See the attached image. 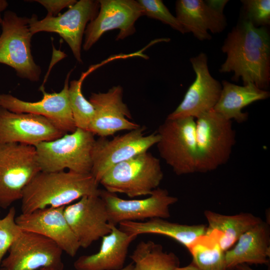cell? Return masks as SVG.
<instances>
[{"label":"cell","mask_w":270,"mask_h":270,"mask_svg":"<svg viewBox=\"0 0 270 270\" xmlns=\"http://www.w3.org/2000/svg\"><path fill=\"white\" fill-rule=\"evenodd\" d=\"M222 50L226 58L222 73L233 72L232 80L240 78L244 85L251 82L266 90L270 82V38L266 27L255 26L242 18L229 32Z\"/></svg>","instance_id":"cell-1"},{"label":"cell","mask_w":270,"mask_h":270,"mask_svg":"<svg viewBox=\"0 0 270 270\" xmlns=\"http://www.w3.org/2000/svg\"><path fill=\"white\" fill-rule=\"evenodd\" d=\"M98 184L91 174L40 171L23 190L22 213L66 206L85 196H100L101 190Z\"/></svg>","instance_id":"cell-2"},{"label":"cell","mask_w":270,"mask_h":270,"mask_svg":"<svg viewBox=\"0 0 270 270\" xmlns=\"http://www.w3.org/2000/svg\"><path fill=\"white\" fill-rule=\"evenodd\" d=\"M96 139L90 132L80 128L56 140L42 142L35 146L40 171L68 170L90 174L92 152Z\"/></svg>","instance_id":"cell-3"},{"label":"cell","mask_w":270,"mask_h":270,"mask_svg":"<svg viewBox=\"0 0 270 270\" xmlns=\"http://www.w3.org/2000/svg\"><path fill=\"white\" fill-rule=\"evenodd\" d=\"M163 177L160 160L146 152L112 166L99 184L110 192L124 194L133 198L150 195L158 188Z\"/></svg>","instance_id":"cell-4"},{"label":"cell","mask_w":270,"mask_h":270,"mask_svg":"<svg viewBox=\"0 0 270 270\" xmlns=\"http://www.w3.org/2000/svg\"><path fill=\"white\" fill-rule=\"evenodd\" d=\"M236 136L232 120L213 110L196 118V172L212 171L228 162Z\"/></svg>","instance_id":"cell-5"},{"label":"cell","mask_w":270,"mask_h":270,"mask_svg":"<svg viewBox=\"0 0 270 270\" xmlns=\"http://www.w3.org/2000/svg\"><path fill=\"white\" fill-rule=\"evenodd\" d=\"M40 172L34 146L0 142V208L6 209L20 200L24 190Z\"/></svg>","instance_id":"cell-6"},{"label":"cell","mask_w":270,"mask_h":270,"mask_svg":"<svg viewBox=\"0 0 270 270\" xmlns=\"http://www.w3.org/2000/svg\"><path fill=\"white\" fill-rule=\"evenodd\" d=\"M29 22L30 18L18 16L11 10L4 12L0 24V63L12 67L20 78L36 82L42 70L32 54L33 36Z\"/></svg>","instance_id":"cell-7"},{"label":"cell","mask_w":270,"mask_h":270,"mask_svg":"<svg viewBox=\"0 0 270 270\" xmlns=\"http://www.w3.org/2000/svg\"><path fill=\"white\" fill-rule=\"evenodd\" d=\"M160 157L178 176L196 172V119H166L158 128Z\"/></svg>","instance_id":"cell-8"},{"label":"cell","mask_w":270,"mask_h":270,"mask_svg":"<svg viewBox=\"0 0 270 270\" xmlns=\"http://www.w3.org/2000/svg\"><path fill=\"white\" fill-rule=\"evenodd\" d=\"M99 8L98 0H80L56 16H46L38 20L33 14L30 18V30L32 36L40 32L58 34L68 44L77 61L82 63L83 36L87 25L96 17Z\"/></svg>","instance_id":"cell-9"},{"label":"cell","mask_w":270,"mask_h":270,"mask_svg":"<svg viewBox=\"0 0 270 270\" xmlns=\"http://www.w3.org/2000/svg\"><path fill=\"white\" fill-rule=\"evenodd\" d=\"M146 129V126H140L111 140L106 137H99L95 140L92 152L90 174L98 184L103 176L112 166L148 152L156 144L160 139L158 134L145 135Z\"/></svg>","instance_id":"cell-10"},{"label":"cell","mask_w":270,"mask_h":270,"mask_svg":"<svg viewBox=\"0 0 270 270\" xmlns=\"http://www.w3.org/2000/svg\"><path fill=\"white\" fill-rule=\"evenodd\" d=\"M100 196L106 204L108 224L116 226L125 221L144 222L154 218L166 219L170 216V206L178 200L166 190L160 188L143 199L124 200L105 190H101Z\"/></svg>","instance_id":"cell-11"},{"label":"cell","mask_w":270,"mask_h":270,"mask_svg":"<svg viewBox=\"0 0 270 270\" xmlns=\"http://www.w3.org/2000/svg\"><path fill=\"white\" fill-rule=\"evenodd\" d=\"M8 252L0 266L6 270L64 268L62 249L51 240L34 232L22 229Z\"/></svg>","instance_id":"cell-12"},{"label":"cell","mask_w":270,"mask_h":270,"mask_svg":"<svg viewBox=\"0 0 270 270\" xmlns=\"http://www.w3.org/2000/svg\"><path fill=\"white\" fill-rule=\"evenodd\" d=\"M96 17L87 25L84 32L83 50H88L109 30L118 29L116 40H123L136 32L134 24L142 16V8L134 0H99Z\"/></svg>","instance_id":"cell-13"},{"label":"cell","mask_w":270,"mask_h":270,"mask_svg":"<svg viewBox=\"0 0 270 270\" xmlns=\"http://www.w3.org/2000/svg\"><path fill=\"white\" fill-rule=\"evenodd\" d=\"M196 78L188 89L184 98L168 120L186 118L195 119L214 109L222 92V85L210 74L206 54L200 52L190 59Z\"/></svg>","instance_id":"cell-14"},{"label":"cell","mask_w":270,"mask_h":270,"mask_svg":"<svg viewBox=\"0 0 270 270\" xmlns=\"http://www.w3.org/2000/svg\"><path fill=\"white\" fill-rule=\"evenodd\" d=\"M66 134L48 118L30 113H17L0 106V142L36 146Z\"/></svg>","instance_id":"cell-15"},{"label":"cell","mask_w":270,"mask_h":270,"mask_svg":"<svg viewBox=\"0 0 270 270\" xmlns=\"http://www.w3.org/2000/svg\"><path fill=\"white\" fill-rule=\"evenodd\" d=\"M64 212L80 248H88L111 231L106 204L100 196H84L64 206Z\"/></svg>","instance_id":"cell-16"},{"label":"cell","mask_w":270,"mask_h":270,"mask_svg":"<svg viewBox=\"0 0 270 270\" xmlns=\"http://www.w3.org/2000/svg\"><path fill=\"white\" fill-rule=\"evenodd\" d=\"M72 70L66 75L63 88L59 92L48 93L41 88L42 98L38 102L20 100L10 94H0V106L17 113H30L50 120L66 134L76 129L68 98V80Z\"/></svg>","instance_id":"cell-17"},{"label":"cell","mask_w":270,"mask_h":270,"mask_svg":"<svg viewBox=\"0 0 270 270\" xmlns=\"http://www.w3.org/2000/svg\"><path fill=\"white\" fill-rule=\"evenodd\" d=\"M122 96L120 86H114L106 92L91 94L88 100L94 108V116L89 132L94 136L106 138L118 131H130L140 126L129 120L132 114Z\"/></svg>","instance_id":"cell-18"},{"label":"cell","mask_w":270,"mask_h":270,"mask_svg":"<svg viewBox=\"0 0 270 270\" xmlns=\"http://www.w3.org/2000/svg\"><path fill=\"white\" fill-rule=\"evenodd\" d=\"M64 206L46 208L16 216L24 230L42 235L54 242L69 256L74 257L80 248L64 214Z\"/></svg>","instance_id":"cell-19"},{"label":"cell","mask_w":270,"mask_h":270,"mask_svg":"<svg viewBox=\"0 0 270 270\" xmlns=\"http://www.w3.org/2000/svg\"><path fill=\"white\" fill-rule=\"evenodd\" d=\"M224 8H216L210 0H178L176 2V18L185 33L192 32L200 40L212 38L213 34L220 33L226 28Z\"/></svg>","instance_id":"cell-20"},{"label":"cell","mask_w":270,"mask_h":270,"mask_svg":"<svg viewBox=\"0 0 270 270\" xmlns=\"http://www.w3.org/2000/svg\"><path fill=\"white\" fill-rule=\"evenodd\" d=\"M136 237L111 225L110 232L102 238L99 250L78 257L74 266L76 270H121L124 268L129 246Z\"/></svg>","instance_id":"cell-21"},{"label":"cell","mask_w":270,"mask_h":270,"mask_svg":"<svg viewBox=\"0 0 270 270\" xmlns=\"http://www.w3.org/2000/svg\"><path fill=\"white\" fill-rule=\"evenodd\" d=\"M270 256V227L262 221L239 238L225 252L226 270H234L239 264L268 265Z\"/></svg>","instance_id":"cell-22"},{"label":"cell","mask_w":270,"mask_h":270,"mask_svg":"<svg viewBox=\"0 0 270 270\" xmlns=\"http://www.w3.org/2000/svg\"><path fill=\"white\" fill-rule=\"evenodd\" d=\"M222 85L220 98L213 110L226 118L234 120L238 123L244 122L248 119V113L242 112V108L255 102L266 100L270 96L268 91L262 90L251 82L240 86L223 80Z\"/></svg>","instance_id":"cell-23"},{"label":"cell","mask_w":270,"mask_h":270,"mask_svg":"<svg viewBox=\"0 0 270 270\" xmlns=\"http://www.w3.org/2000/svg\"><path fill=\"white\" fill-rule=\"evenodd\" d=\"M119 228L138 236L142 234H156L172 238L187 249L198 237L206 234L204 224L188 225L170 222L166 219L154 218L144 222H122Z\"/></svg>","instance_id":"cell-24"},{"label":"cell","mask_w":270,"mask_h":270,"mask_svg":"<svg viewBox=\"0 0 270 270\" xmlns=\"http://www.w3.org/2000/svg\"><path fill=\"white\" fill-rule=\"evenodd\" d=\"M204 215L208 222L206 234L215 238L224 252L231 248L242 234L262 221L250 212L225 215L206 210Z\"/></svg>","instance_id":"cell-25"},{"label":"cell","mask_w":270,"mask_h":270,"mask_svg":"<svg viewBox=\"0 0 270 270\" xmlns=\"http://www.w3.org/2000/svg\"><path fill=\"white\" fill-rule=\"evenodd\" d=\"M130 258L132 270H175L180 264L175 254L164 252L161 244L151 240L140 242Z\"/></svg>","instance_id":"cell-26"},{"label":"cell","mask_w":270,"mask_h":270,"mask_svg":"<svg viewBox=\"0 0 270 270\" xmlns=\"http://www.w3.org/2000/svg\"><path fill=\"white\" fill-rule=\"evenodd\" d=\"M192 263L201 270H226L225 252L212 236L198 237L188 248Z\"/></svg>","instance_id":"cell-27"},{"label":"cell","mask_w":270,"mask_h":270,"mask_svg":"<svg viewBox=\"0 0 270 270\" xmlns=\"http://www.w3.org/2000/svg\"><path fill=\"white\" fill-rule=\"evenodd\" d=\"M98 66H92L86 72L82 73L78 80L70 81L68 86L70 104L76 126L88 131L94 116V109L83 95L82 87L84 78Z\"/></svg>","instance_id":"cell-28"},{"label":"cell","mask_w":270,"mask_h":270,"mask_svg":"<svg viewBox=\"0 0 270 270\" xmlns=\"http://www.w3.org/2000/svg\"><path fill=\"white\" fill-rule=\"evenodd\" d=\"M16 210L12 206L6 214L0 218V268L5 255L22 231L16 222Z\"/></svg>","instance_id":"cell-29"},{"label":"cell","mask_w":270,"mask_h":270,"mask_svg":"<svg viewBox=\"0 0 270 270\" xmlns=\"http://www.w3.org/2000/svg\"><path fill=\"white\" fill-rule=\"evenodd\" d=\"M142 15L158 20L169 25L182 34L184 30L176 16H173L161 0H138Z\"/></svg>","instance_id":"cell-30"},{"label":"cell","mask_w":270,"mask_h":270,"mask_svg":"<svg viewBox=\"0 0 270 270\" xmlns=\"http://www.w3.org/2000/svg\"><path fill=\"white\" fill-rule=\"evenodd\" d=\"M243 7V18L255 26H264L270 24V0H241Z\"/></svg>","instance_id":"cell-31"},{"label":"cell","mask_w":270,"mask_h":270,"mask_svg":"<svg viewBox=\"0 0 270 270\" xmlns=\"http://www.w3.org/2000/svg\"><path fill=\"white\" fill-rule=\"evenodd\" d=\"M42 5L47 10L48 16H56L59 12L66 8H70L74 5L76 0H35Z\"/></svg>","instance_id":"cell-32"},{"label":"cell","mask_w":270,"mask_h":270,"mask_svg":"<svg viewBox=\"0 0 270 270\" xmlns=\"http://www.w3.org/2000/svg\"><path fill=\"white\" fill-rule=\"evenodd\" d=\"M8 6V2L6 0H0V24H1L2 21V13L4 10H6Z\"/></svg>","instance_id":"cell-33"},{"label":"cell","mask_w":270,"mask_h":270,"mask_svg":"<svg viewBox=\"0 0 270 270\" xmlns=\"http://www.w3.org/2000/svg\"><path fill=\"white\" fill-rule=\"evenodd\" d=\"M175 270H201L192 262L190 264L182 267L178 266Z\"/></svg>","instance_id":"cell-34"},{"label":"cell","mask_w":270,"mask_h":270,"mask_svg":"<svg viewBox=\"0 0 270 270\" xmlns=\"http://www.w3.org/2000/svg\"><path fill=\"white\" fill-rule=\"evenodd\" d=\"M234 270H254L251 268L248 264H242L237 265L234 268Z\"/></svg>","instance_id":"cell-35"},{"label":"cell","mask_w":270,"mask_h":270,"mask_svg":"<svg viewBox=\"0 0 270 270\" xmlns=\"http://www.w3.org/2000/svg\"><path fill=\"white\" fill-rule=\"evenodd\" d=\"M38 270H64V268H59L54 267H45Z\"/></svg>","instance_id":"cell-36"},{"label":"cell","mask_w":270,"mask_h":270,"mask_svg":"<svg viewBox=\"0 0 270 270\" xmlns=\"http://www.w3.org/2000/svg\"><path fill=\"white\" fill-rule=\"evenodd\" d=\"M133 266H134V264L132 262V263H130V264H128L126 266H124V268L121 270H132Z\"/></svg>","instance_id":"cell-37"},{"label":"cell","mask_w":270,"mask_h":270,"mask_svg":"<svg viewBox=\"0 0 270 270\" xmlns=\"http://www.w3.org/2000/svg\"><path fill=\"white\" fill-rule=\"evenodd\" d=\"M0 270H6V269L3 268H0Z\"/></svg>","instance_id":"cell-38"},{"label":"cell","mask_w":270,"mask_h":270,"mask_svg":"<svg viewBox=\"0 0 270 270\" xmlns=\"http://www.w3.org/2000/svg\"></svg>","instance_id":"cell-39"}]
</instances>
